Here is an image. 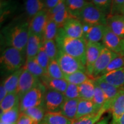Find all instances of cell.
<instances>
[{"label":"cell","mask_w":124,"mask_h":124,"mask_svg":"<svg viewBox=\"0 0 124 124\" xmlns=\"http://www.w3.org/2000/svg\"><path fill=\"white\" fill-rule=\"evenodd\" d=\"M55 41L59 50L78 59L86 66L87 41L84 38H70L59 28Z\"/></svg>","instance_id":"1"},{"label":"cell","mask_w":124,"mask_h":124,"mask_svg":"<svg viewBox=\"0 0 124 124\" xmlns=\"http://www.w3.org/2000/svg\"><path fill=\"white\" fill-rule=\"evenodd\" d=\"M29 23L23 22L9 27L6 30L5 40L8 46L25 53L29 37Z\"/></svg>","instance_id":"2"},{"label":"cell","mask_w":124,"mask_h":124,"mask_svg":"<svg viewBox=\"0 0 124 124\" xmlns=\"http://www.w3.org/2000/svg\"><path fill=\"white\" fill-rule=\"evenodd\" d=\"M24 54L22 52L8 46L1 54L0 62L2 69L8 72L12 73L23 67L26 60H25Z\"/></svg>","instance_id":"3"},{"label":"cell","mask_w":124,"mask_h":124,"mask_svg":"<svg viewBox=\"0 0 124 124\" xmlns=\"http://www.w3.org/2000/svg\"><path fill=\"white\" fill-rule=\"evenodd\" d=\"M46 89L40 83L20 99V110L23 112L28 108L41 106L44 101V94Z\"/></svg>","instance_id":"4"},{"label":"cell","mask_w":124,"mask_h":124,"mask_svg":"<svg viewBox=\"0 0 124 124\" xmlns=\"http://www.w3.org/2000/svg\"><path fill=\"white\" fill-rule=\"evenodd\" d=\"M107 16L93 3L88 2L80 13L78 19L83 24L89 25H107Z\"/></svg>","instance_id":"5"},{"label":"cell","mask_w":124,"mask_h":124,"mask_svg":"<svg viewBox=\"0 0 124 124\" xmlns=\"http://www.w3.org/2000/svg\"><path fill=\"white\" fill-rule=\"evenodd\" d=\"M56 59L64 75H69L78 71L86 72V66L79 60L63 51L59 50Z\"/></svg>","instance_id":"6"},{"label":"cell","mask_w":124,"mask_h":124,"mask_svg":"<svg viewBox=\"0 0 124 124\" xmlns=\"http://www.w3.org/2000/svg\"><path fill=\"white\" fill-rule=\"evenodd\" d=\"M65 100L66 98L63 93L46 89L43 106L46 112H58L60 111Z\"/></svg>","instance_id":"7"},{"label":"cell","mask_w":124,"mask_h":124,"mask_svg":"<svg viewBox=\"0 0 124 124\" xmlns=\"http://www.w3.org/2000/svg\"><path fill=\"white\" fill-rule=\"evenodd\" d=\"M104 47L103 43L87 42L86 70L89 77H92L94 65Z\"/></svg>","instance_id":"8"},{"label":"cell","mask_w":124,"mask_h":124,"mask_svg":"<svg viewBox=\"0 0 124 124\" xmlns=\"http://www.w3.org/2000/svg\"><path fill=\"white\" fill-rule=\"evenodd\" d=\"M102 43L105 47L114 53L124 55V39L113 33L107 25Z\"/></svg>","instance_id":"9"},{"label":"cell","mask_w":124,"mask_h":124,"mask_svg":"<svg viewBox=\"0 0 124 124\" xmlns=\"http://www.w3.org/2000/svg\"><path fill=\"white\" fill-rule=\"evenodd\" d=\"M118 55L105 46L94 65L92 78L95 79L101 76L111 61Z\"/></svg>","instance_id":"10"},{"label":"cell","mask_w":124,"mask_h":124,"mask_svg":"<svg viewBox=\"0 0 124 124\" xmlns=\"http://www.w3.org/2000/svg\"><path fill=\"white\" fill-rule=\"evenodd\" d=\"M40 83V79L30 73L24 67L20 75L17 93L19 95L20 99L31 89L35 87Z\"/></svg>","instance_id":"11"},{"label":"cell","mask_w":124,"mask_h":124,"mask_svg":"<svg viewBox=\"0 0 124 124\" xmlns=\"http://www.w3.org/2000/svg\"><path fill=\"white\" fill-rule=\"evenodd\" d=\"M48 18L47 10L46 9L36 14L29 22V31L43 39V33Z\"/></svg>","instance_id":"12"},{"label":"cell","mask_w":124,"mask_h":124,"mask_svg":"<svg viewBox=\"0 0 124 124\" xmlns=\"http://www.w3.org/2000/svg\"><path fill=\"white\" fill-rule=\"evenodd\" d=\"M84 29V39L87 42L100 43L102 41L106 32V25H89L83 24Z\"/></svg>","instance_id":"13"},{"label":"cell","mask_w":124,"mask_h":124,"mask_svg":"<svg viewBox=\"0 0 124 124\" xmlns=\"http://www.w3.org/2000/svg\"><path fill=\"white\" fill-rule=\"evenodd\" d=\"M65 35L70 38H83V25L79 20L76 18H69L62 28Z\"/></svg>","instance_id":"14"},{"label":"cell","mask_w":124,"mask_h":124,"mask_svg":"<svg viewBox=\"0 0 124 124\" xmlns=\"http://www.w3.org/2000/svg\"><path fill=\"white\" fill-rule=\"evenodd\" d=\"M109 110L112 115L111 124H114L124 113V89L121 88L111 102Z\"/></svg>","instance_id":"15"},{"label":"cell","mask_w":124,"mask_h":124,"mask_svg":"<svg viewBox=\"0 0 124 124\" xmlns=\"http://www.w3.org/2000/svg\"><path fill=\"white\" fill-rule=\"evenodd\" d=\"M94 81L96 84L100 86L101 89L102 90L105 94V97H106V102L103 106V108L106 109L107 111L109 110L111 102L121 88H118L113 86V85L100 79L98 78L94 79Z\"/></svg>","instance_id":"16"},{"label":"cell","mask_w":124,"mask_h":124,"mask_svg":"<svg viewBox=\"0 0 124 124\" xmlns=\"http://www.w3.org/2000/svg\"><path fill=\"white\" fill-rule=\"evenodd\" d=\"M42 38L29 31L28 40L25 51V59H31L35 58L40 48L43 45Z\"/></svg>","instance_id":"17"},{"label":"cell","mask_w":124,"mask_h":124,"mask_svg":"<svg viewBox=\"0 0 124 124\" xmlns=\"http://www.w3.org/2000/svg\"><path fill=\"white\" fill-rule=\"evenodd\" d=\"M41 83L46 89L52 90L64 93L69 83L64 79H56L51 78L46 74L40 78Z\"/></svg>","instance_id":"18"},{"label":"cell","mask_w":124,"mask_h":124,"mask_svg":"<svg viewBox=\"0 0 124 124\" xmlns=\"http://www.w3.org/2000/svg\"><path fill=\"white\" fill-rule=\"evenodd\" d=\"M107 27L116 35L124 39V15L122 14L107 16Z\"/></svg>","instance_id":"19"},{"label":"cell","mask_w":124,"mask_h":124,"mask_svg":"<svg viewBox=\"0 0 124 124\" xmlns=\"http://www.w3.org/2000/svg\"><path fill=\"white\" fill-rule=\"evenodd\" d=\"M98 78L113 86L122 88L124 86V67L111 71Z\"/></svg>","instance_id":"20"},{"label":"cell","mask_w":124,"mask_h":124,"mask_svg":"<svg viewBox=\"0 0 124 124\" xmlns=\"http://www.w3.org/2000/svg\"><path fill=\"white\" fill-rule=\"evenodd\" d=\"M79 99L74 100H66L62 105L60 112L70 120L76 118L78 106Z\"/></svg>","instance_id":"21"},{"label":"cell","mask_w":124,"mask_h":124,"mask_svg":"<svg viewBox=\"0 0 124 124\" xmlns=\"http://www.w3.org/2000/svg\"><path fill=\"white\" fill-rule=\"evenodd\" d=\"M95 83L94 79H89L79 85V98L82 100L92 101L94 95Z\"/></svg>","instance_id":"22"},{"label":"cell","mask_w":124,"mask_h":124,"mask_svg":"<svg viewBox=\"0 0 124 124\" xmlns=\"http://www.w3.org/2000/svg\"><path fill=\"white\" fill-rule=\"evenodd\" d=\"M94 113H96L95 105L92 101L79 99L75 119Z\"/></svg>","instance_id":"23"},{"label":"cell","mask_w":124,"mask_h":124,"mask_svg":"<svg viewBox=\"0 0 124 124\" xmlns=\"http://www.w3.org/2000/svg\"><path fill=\"white\" fill-rule=\"evenodd\" d=\"M25 9L26 13L30 18L45 9L43 0H25Z\"/></svg>","instance_id":"24"},{"label":"cell","mask_w":124,"mask_h":124,"mask_svg":"<svg viewBox=\"0 0 124 124\" xmlns=\"http://www.w3.org/2000/svg\"><path fill=\"white\" fill-rule=\"evenodd\" d=\"M23 69L24 67H22L18 70L12 73L2 82L6 89H7L8 93H15L17 91L20 77L22 73Z\"/></svg>","instance_id":"25"},{"label":"cell","mask_w":124,"mask_h":124,"mask_svg":"<svg viewBox=\"0 0 124 124\" xmlns=\"http://www.w3.org/2000/svg\"><path fill=\"white\" fill-rule=\"evenodd\" d=\"M88 2L86 0H66V6L72 17L78 18Z\"/></svg>","instance_id":"26"},{"label":"cell","mask_w":124,"mask_h":124,"mask_svg":"<svg viewBox=\"0 0 124 124\" xmlns=\"http://www.w3.org/2000/svg\"><path fill=\"white\" fill-rule=\"evenodd\" d=\"M20 103V97L17 92L8 93L2 101L0 102L1 113L13 108Z\"/></svg>","instance_id":"27"},{"label":"cell","mask_w":124,"mask_h":124,"mask_svg":"<svg viewBox=\"0 0 124 124\" xmlns=\"http://www.w3.org/2000/svg\"><path fill=\"white\" fill-rule=\"evenodd\" d=\"M24 67L32 75L39 79L47 74L46 71L39 64L35 58L26 59Z\"/></svg>","instance_id":"28"},{"label":"cell","mask_w":124,"mask_h":124,"mask_svg":"<svg viewBox=\"0 0 124 124\" xmlns=\"http://www.w3.org/2000/svg\"><path fill=\"white\" fill-rule=\"evenodd\" d=\"M43 122L46 124H71V120L63 116L60 111L46 112Z\"/></svg>","instance_id":"29"},{"label":"cell","mask_w":124,"mask_h":124,"mask_svg":"<svg viewBox=\"0 0 124 124\" xmlns=\"http://www.w3.org/2000/svg\"><path fill=\"white\" fill-rule=\"evenodd\" d=\"M107 110L102 107L97 113L90 114L71 121V124H95L100 121L101 118Z\"/></svg>","instance_id":"30"},{"label":"cell","mask_w":124,"mask_h":124,"mask_svg":"<svg viewBox=\"0 0 124 124\" xmlns=\"http://www.w3.org/2000/svg\"><path fill=\"white\" fill-rule=\"evenodd\" d=\"M20 103L13 108L1 113L0 122L8 124H16L20 114Z\"/></svg>","instance_id":"31"},{"label":"cell","mask_w":124,"mask_h":124,"mask_svg":"<svg viewBox=\"0 0 124 124\" xmlns=\"http://www.w3.org/2000/svg\"><path fill=\"white\" fill-rule=\"evenodd\" d=\"M23 113L29 116L38 124H40L43 122L46 114V111L43 105H41L28 108L27 110L23 111Z\"/></svg>","instance_id":"32"},{"label":"cell","mask_w":124,"mask_h":124,"mask_svg":"<svg viewBox=\"0 0 124 124\" xmlns=\"http://www.w3.org/2000/svg\"><path fill=\"white\" fill-rule=\"evenodd\" d=\"M59 29V28L56 23L54 21L53 19L49 17L48 22L46 23L44 33H43V41L48 40H55L57 35H58Z\"/></svg>","instance_id":"33"},{"label":"cell","mask_w":124,"mask_h":124,"mask_svg":"<svg viewBox=\"0 0 124 124\" xmlns=\"http://www.w3.org/2000/svg\"><path fill=\"white\" fill-rule=\"evenodd\" d=\"M64 79L67 80L69 83L79 86L90 78L86 72L78 71L72 74H69V75H64Z\"/></svg>","instance_id":"34"},{"label":"cell","mask_w":124,"mask_h":124,"mask_svg":"<svg viewBox=\"0 0 124 124\" xmlns=\"http://www.w3.org/2000/svg\"><path fill=\"white\" fill-rule=\"evenodd\" d=\"M47 75L56 79H64V74L62 71L56 59L51 60L47 68Z\"/></svg>","instance_id":"35"},{"label":"cell","mask_w":124,"mask_h":124,"mask_svg":"<svg viewBox=\"0 0 124 124\" xmlns=\"http://www.w3.org/2000/svg\"><path fill=\"white\" fill-rule=\"evenodd\" d=\"M92 101L95 105L96 113H98L101 109L106 102V97H105L104 93L101 89L100 87L98 86L96 83L95 92H94V95Z\"/></svg>","instance_id":"36"},{"label":"cell","mask_w":124,"mask_h":124,"mask_svg":"<svg viewBox=\"0 0 124 124\" xmlns=\"http://www.w3.org/2000/svg\"><path fill=\"white\" fill-rule=\"evenodd\" d=\"M43 46L51 60L56 59L59 49L55 40H44L43 42Z\"/></svg>","instance_id":"37"},{"label":"cell","mask_w":124,"mask_h":124,"mask_svg":"<svg viewBox=\"0 0 124 124\" xmlns=\"http://www.w3.org/2000/svg\"><path fill=\"white\" fill-rule=\"evenodd\" d=\"M71 17H72L66 7L49 18L53 19L54 21L58 25L59 28H62L67 21Z\"/></svg>","instance_id":"38"},{"label":"cell","mask_w":124,"mask_h":124,"mask_svg":"<svg viewBox=\"0 0 124 124\" xmlns=\"http://www.w3.org/2000/svg\"><path fill=\"white\" fill-rule=\"evenodd\" d=\"M35 59L38 62V63L46 71L48 65L50 63L51 60L48 56L45 51L43 45L40 48L38 55L35 57Z\"/></svg>","instance_id":"39"},{"label":"cell","mask_w":124,"mask_h":124,"mask_svg":"<svg viewBox=\"0 0 124 124\" xmlns=\"http://www.w3.org/2000/svg\"><path fill=\"white\" fill-rule=\"evenodd\" d=\"M64 94L66 100H74L79 98V86L71 83H69L67 87L64 91Z\"/></svg>","instance_id":"40"},{"label":"cell","mask_w":124,"mask_h":124,"mask_svg":"<svg viewBox=\"0 0 124 124\" xmlns=\"http://www.w3.org/2000/svg\"><path fill=\"white\" fill-rule=\"evenodd\" d=\"M124 67V55H118L113 59L101 75Z\"/></svg>","instance_id":"41"},{"label":"cell","mask_w":124,"mask_h":124,"mask_svg":"<svg viewBox=\"0 0 124 124\" xmlns=\"http://www.w3.org/2000/svg\"><path fill=\"white\" fill-rule=\"evenodd\" d=\"M111 1L112 0H92V3L108 16L110 11Z\"/></svg>","instance_id":"42"},{"label":"cell","mask_w":124,"mask_h":124,"mask_svg":"<svg viewBox=\"0 0 124 124\" xmlns=\"http://www.w3.org/2000/svg\"><path fill=\"white\" fill-rule=\"evenodd\" d=\"M124 5V0H112L110 13L108 16L122 14Z\"/></svg>","instance_id":"43"},{"label":"cell","mask_w":124,"mask_h":124,"mask_svg":"<svg viewBox=\"0 0 124 124\" xmlns=\"http://www.w3.org/2000/svg\"><path fill=\"white\" fill-rule=\"evenodd\" d=\"M16 124H38L33 119L23 112L20 113Z\"/></svg>","instance_id":"44"},{"label":"cell","mask_w":124,"mask_h":124,"mask_svg":"<svg viewBox=\"0 0 124 124\" xmlns=\"http://www.w3.org/2000/svg\"><path fill=\"white\" fill-rule=\"evenodd\" d=\"M62 0H43L44 4L45 9L47 11L53 9Z\"/></svg>","instance_id":"45"},{"label":"cell","mask_w":124,"mask_h":124,"mask_svg":"<svg viewBox=\"0 0 124 124\" xmlns=\"http://www.w3.org/2000/svg\"><path fill=\"white\" fill-rule=\"evenodd\" d=\"M8 94L7 89L5 87L3 83H1V86H0V102L4 100V98L6 97Z\"/></svg>","instance_id":"46"},{"label":"cell","mask_w":124,"mask_h":124,"mask_svg":"<svg viewBox=\"0 0 124 124\" xmlns=\"http://www.w3.org/2000/svg\"><path fill=\"white\" fill-rule=\"evenodd\" d=\"M113 124H124V113L121 116L117 121Z\"/></svg>","instance_id":"47"},{"label":"cell","mask_w":124,"mask_h":124,"mask_svg":"<svg viewBox=\"0 0 124 124\" xmlns=\"http://www.w3.org/2000/svg\"><path fill=\"white\" fill-rule=\"evenodd\" d=\"M95 124H108V119L107 118H103L102 120H100V121H98Z\"/></svg>","instance_id":"48"},{"label":"cell","mask_w":124,"mask_h":124,"mask_svg":"<svg viewBox=\"0 0 124 124\" xmlns=\"http://www.w3.org/2000/svg\"><path fill=\"white\" fill-rule=\"evenodd\" d=\"M0 124H8V123H4V122H0Z\"/></svg>","instance_id":"49"},{"label":"cell","mask_w":124,"mask_h":124,"mask_svg":"<svg viewBox=\"0 0 124 124\" xmlns=\"http://www.w3.org/2000/svg\"><path fill=\"white\" fill-rule=\"evenodd\" d=\"M124 7H123V9H122V13H124Z\"/></svg>","instance_id":"50"},{"label":"cell","mask_w":124,"mask_h":124,"mask_svg":"<svg viewBox=\"0 0 124 124\" xmlns=\"http://www.w3.org/2000/svg\"><path fill=\"white\" fill-rule=\"evenodd\" d=\"M45 124V123H44V122H42V123H41V124Z\"/></svg>","instance_id":"51"},{"label":"cell","mask_w":124,"mask_h":124,"mask_svg":"<svg viewBox=\"0 0 124 124\" xmlns=\"http://www.w3.org/2000/svg\"><path fill=\"white\" fill-rule=\"evenodd\" d=\"M122 15H124V13H122Z\"/></svg>","instance_id":"52"},{"label":"cell","mask_w":124,"mask_h":124,"mask_svg":"<svg viewBox=\"0 0 124 124\" xmlns=\"http://www.w3.org/2000/svg\"><path fill=\"white\" fill-rule=\"evenodd\" d=\"M91 1H92V0H91Z\"/></svg>","instance_id":"53"}]
</instances>
